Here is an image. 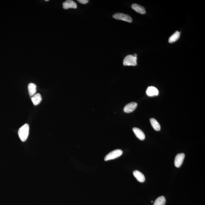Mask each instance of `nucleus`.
Masks as SVG:
<instances>
[{"mask_svg":"<svg viewBox=\"0 0 205 205\" xmlns=\"http://www.w3.org/2000/svg\"><path fill=\"white\" fill-rule=\"evenodd\" d=\"M29 131V125L24 124L19 129L18 133L21 140L23 142L25 141L28 137Z\"/></svg>","mask_w":205,"mask_h":205,"instance_id":"f257e3e1","label":"nucleus"},{"mask_svg":"<svg viewBox=\"0 0 205 205\" xmlns=\"http://www.w3.org/2000/svg\"><path fill=\"white\" fill-rule=\"evenodd\" d=\"M123 65L124 66H136L137 65V57L132 55H127L124 59Z\"/></svg>","mask_w":205,"mask_h":205,"instance_id":"f03ea898","label":"nucleus"},{"mask_svg":"<svg viewBox=\"0 0 205 205\" xmlns=\"http://www.w3.org/2000/svg\"><path fill=\"white\" fill-rule=\"evenodd\" d=\"M122 151L120 149H117V150H113L106 155V156L105 157V160L107 161L108 160H113V159L117 158L122 155Z\"/></svg>","mask_w":205,"mask_h":205,"instance_id":"7ed1b4c3","label":"nucleus"},{"mask_svg":"<svg viewBox=\"0 0 205 205\" xmlns=\"http://www.w3.org/2000/svg\"><path fill=\"white\" fill-rule=\"evenodd\" d=\"M113 17L118 20L125 21L129 23L132 22V19L130 16L122 13H116L113 16Z\"/></svg>","mask_w":205,"mask_h":205,"instance_id":"20e7f679","label":"nucleus"},{"mask_svg":"<svg viewBox=\"0 0 205 205\" xmlns=\"http://www.w3.org/2000/svg\"><path fill=\"white\" fill-rule=\"evenodd\" d=\"M185 155L183 153L177 154L174 160V165L177 168H180L184 160Z\"/></svg>","mask_w":205,"mask_h":205,"instance_id":"39448f33","label":"nucleus"},{"mask_svg":"<svg viewBox=\"0 0 205 205\" xmlns=\"http://www.w3.org/2000/svg\"><path fill=\"white\" fill-rule=\"evenodd\" d=\"M63 9L67 10L68 9H76L77 7V4L74 1L72 0H67L63 3Z\"/></svg>","mask_w":205,"mask_h":205,"instance_id":"423d86ee","label":"nucleus"},{"mask_svg":"<svg viewBox=\"0 0 205 205\" xmlns=\"http://www.w3.org/2000/svg\"><path fill=\"white\" fill-rule=\"evenodd\" d=\"M137 104L135 102H131L125 106L124 111L126 113H130L133 111L137 107Z\"/></svg>","mask_w":205,"mask_h":205,"instance_id":"0eeeda50","label":"nucleus"},{"mask_svg":"<svg viewBox=\"0 0 205 205\" xmlns=\"http://www.w3.org/2000/svg\"><path fill=\"white\" fill-rule=\"evenodd\" d=\"M133 130L137 138L141 141L144 140L145 139V134L141 129L137 128L134 127L133 129Z\"/></svg>","mask_w":205,"mask_h":205,"instance_id":"6e6552de","label":"nucleus"},{"mask_svg":"<svg viewBox=\"0 0 205 205\" xmlns=\"http://www.w3.org/2000/svg\"><path fill=\"white\" fill-rule=\"evenodd\" d=\"M147 96H158L159 93L158 90L154 86L149 87L146 91Z\"/></svg>","mask_w":205,"mask_h":205,"instance_id":"1a4fd4ad","label":"nucleus"},{"mask_svg":"<svg viewBox=\"0 0 205 205\" xmlns=\"http://www.w3.org/2000/svg\"><path fill=\"white\" fill-rule=\"evenodd\" d=\"M132 8L134 11L139 14H146V11L145 8L139 5L136 4H133Z\"/></svg>","mask_w":205,"mask_h":205,"instance_id":"9d476101","label":"nucleus"},{"mask_svg":"<svg viewBox=\"0 0 205 205\" xmlns=\"http://www.w3.org/2000/svg\"><path fill=\"white\" fill-rule=\"evenodd\" d=\"M134 176L137 181L140 182H144L145 180V178L142 173L137 170H135L133 172Z\"/></svg>","mask_w":205,"mask_h":205,"instance_id":"9b49d317","label":"nucleus"},{"mask_svg":"<svg viewBox=\"0 0 205 205\" xmlns=\"http://www.w3.org/2000/svg\"><path fill=\"white\" fill-rule=\"evenodd\" d=\"M31 100H32L34 105L37 106L40 104L41 101H42V96H41V95L40 93H37L31 98Z\"/></svg>","mask_w":205,"mask_h":205,"instance_id":"f8f14e48","label":"nucleus"},{"mask_svg":"<svg viewBox=\"0 0 205 205\" xmlns=\"http://www.w3.org/2000/svg\"><path fill=\"white\" fill-rule=\"evenodd\" d=\"M36 85L34 83H29L28 86L29 94L31 96H33L35 95L37 89H36Z\"/></svg>","mask_w":205,"mask_h":205,"instance_id":"ddd939ff","label":"nucleus"},{"mask_svg":"<svg viewBox=\"0 0 205 205\" xmlns=\"http://www.w3.org/2000/svg\"><path fill=\"white\" fill-rule=\"evenodd\" d=\"M151 125L155 131H159L160 130L161 127L160 124L154 118H151L150 119Z\"/></svg>","mask_w":205,"mask_h":205,"instance_id":"4468645a","label":"nucleus"},{"mask_svg":"<svg viewBox=\"0 0 205 205\" xmlns=\"http://www.w3.org/2000/svg\"><path fill=\"white\" fill-rule=\"evenodd\" d=\"M180 37V32L177 31L170 37L169 39V42L170 43H173L178 40L179 39Z\"/></svg>","mask_w":205,"mask_h":205,"instance_id":"2eb2a0df","label":"nucleus"},{"mask_svg":"<svg viewBox=\"0 0 205 205\" xmlns=\"http://www.w3.org/2000/svg\"><path fill=\"white\" fill-rule=\"evenodd\" d=\"M166 202V200L165 197L161 196L156 199L154 205H165Z\"/></svg>","mask_w":205,"mask_h":205,"instance_id":"dca6fc26","label":"nucleus"},{"mask_svg":"<svg viewBox=\"0 0 205 205\" xmlns=\"http://www.w3.org/2000/svg\"><path fill=\"white\" fill-rule=\"evenodd\" d=\"M78 2L81 4H88L89 1L88 0H78Z\"/></svg>","mask_w":205,"mask_h":205,"instance_id":"f3484780","label":"nucleus"},{"mask_svg":"<svg viewBox=\"0 0 205 205\" xmlns=\"http://www.w3.org/2000/svg\"><path fill=\"white\" fill-rule=\"evenodd\" d=\"M46 1H48L49 0H46Z\"/></svg>","mask_w":205,"mask_h":205,"instance_id":"a211bd4d","label":"nucleus"},{"mask_svg":"<svg viewBox=\"0 0 205 205\" xmlns=\"http://www.w3.org/2000/svg\"><path fill=\"white\" fill-rule=\"evenodd\" d=\"M153 201H151V203H153Z\"/></svg>","mask_w":205,"mask_h":205,"instance_id":"6ab92c4d","label":"nucleus"}]
</instances>
